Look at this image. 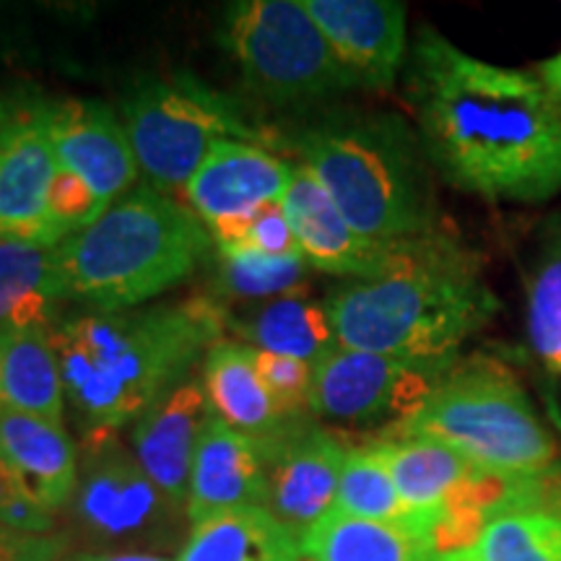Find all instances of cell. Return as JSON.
I'll list each match as a JSON object with an SVG mask.
<instances>
[{
	"instance_id": "obj_1",
	"label": "cell",
	"mask_w": 561,
	"mask_h": 561,
	"mask_svg": "<svg viewBox=\"0 0 561 561\" xmlns=\"http://www.w3.org/2000/svg\"><path fill=\"white\" fill-rule=\"evenodd\" d=\"M405 79L426 157L453 187L515 206L561 193V110L541 76L473 58L424 26Z\"/></svg>"
},
{
	"instance_id": "obj_2",
	"label": "cell",
	"mask_w": 561,
	"mask_h": 561,
	"mask_svg": "<svg viewBox=\"0 0 561 561\" xmlns=\"http://www.w3.org/2000/svg\"><path fill=\"white\" fill-rule=\"evenodd\" d=\"M227 320L219 299L193 297L146 310L76 314L53 325L66 398L94 445L185 382L193 364L221 341Z\"/></svg>"
},
{
	"instance_id": "obj_3",
	"label": "cell",
	"mask_w": 561,
	"mask_h": 561,
	"mask_svg": "<svg viewBox=\"0 0 561 561\" xmlns=\"http://www.w3.org/2000/svg\"><path fill=\"white\" fill-rule=\"evenodd\" d=\"M325 305L339 346L424 364H453L500 312L473 252L442 231L405 242L388 273L339 286Z\"/></svg>"
},
{
	"instance_id": "obj_4",
	"label": "cell",
	"mask_w": 561,
	"mask_h": 561,
	"mask_svg": "<svg viewBox=\"0 0 561 561\" xmlns=\"http://www.w3.org/2000/svg\"><path fill=\"white\" fill-rule=\"evenodd\" d=\"M294 151L367 240L396 244L439 231L432 161L398 115L328 117L297 133Z\"/></svg>"
},
{
	"instance_id": "obj_5",
	"label": "cell",
	"mask_w": 561,
	"mask_h": 561,
	"mask_svg": "<svg viewBox=\"0 0 561 561\" xmlns=\"http://www.w3.org/2000/svg\"><path fill=\"white\" fill-rule=\"evenodd\" d=\"M210 242L191 208L140 185L58 244L60 278L68 301H87L96 312L136 310L191 278Z\"/></svg>"
},
{
	"instance_id": "obj_6",
	"label": "cell",
	"mask_w": 561,
	"mask_h": 561,
	"mask_svg": "<svg viewBox=\"0 0 561 561\" xmlns=\"http://www.w3.org/2000/svg\"><path fill=\"white\" fill-rule=\"evenodd\" d=\"M390 434L442 442L483 473L541 476L557 462V439L528 392L500 362H455L437 390Z\"/></svg>"
},
{
	"instance_id": "obj_7",
	"label": "cell",
	"mask_w": 561,
	"mask_h": 561,
	"mask_svg": "<svg viewBox=\"0 0 561 561\" xmlns=\"http://www.w3.org/2000/svg\"><path fill=\"white\" fill-rule=\"evenodd\" d=\"M123 123L138 170L161 193L185 187L221 140L255 146L276 140L234 100L187 70L133 81L123 100Z\"/></svg>"
},
{
	"instance_id": "obj_8",
	"label": "cell",
	"mask_w": 561,
	"mask_h": 561,
	"mask_svg": "<svg viewBox=\"0 0 561 561\" xmlns=\"http://www.w3.org/2000/svg\"><path fill=\"white\" fill-rule=\"evenodd\" d=\"M221 42L244 87L276 107H301L356 89L301 0H240L224 11Z\"/></svg>"
},
{
	"instance_id": "obj_9",
	"label": "cell",
	"mask_w": 561,
	"mask_h": 561,
	"mask_svg": "<svg viewBox=\"0 0 561 561\" xmlns=\"http://www.w3.org/2000/svg\"><path fill=\"white\" fill-rule=\"evenodd\" d=\"M453 364L409 362L335 346L314 364L310 413L354 426L390 424L392 432L426 403Z\"/></svg>"
},
{
	"instance_id": "obj_10",
	"label": "cell",
	"mask_w": 561,
	"mask_h": 561,
	"mask_svg": "<svg viewBox=\"0 0 561 561\" xmlns=\"http://www.w3.org/2000/svg\"><path fill=\"white\" fill-rule=\"evenodd\" d=\"M294 161L242 140H221L182 187L187 208L206 224L216 248L242 242L252 216L284 201Z\"/></svg>"
},
{
	"instance_id": "obj_11",
	"label": "cell",
	"mask_w": 561,
	"mask_h": 561,
	"mask_svg": "<svg viewBox=\"0 0 561 561\" xmlns=\"http://www.w3.org/2000/svg\"><path fill=\"white\" fill-rule=\"evenodd\" d=\"M263 445V507L291 536L305 541L322 517L331 515L351 447L339 434L294 421Z\"/></svg>"
},
{
	"instance_id": "obj_12",
	"label": "cell",
	"mask_w": 561,
	"mask_h": 561,
	"mask_svg": "<svg viewBox=\"0 0 561 561\" xmlns=\"http://www.w3.org/2000/svg\"><path fill=\"white\" fill-rule=\"evenodd\" d=\"M58 167L79 174L104 201H121L133 191L138 161L123 117L104 102L62 100L34 104Z\"/></svg>"
},
{
	"instance_id": "obj_13",
	"label": "cell",
	"mask_w": 561,
	"mask_h": 561,
	"mask_svg": "<svg viewBox=\"0 0 561 561\" xmlns=\"http://www.w3.org/2000/svg\"><path fill=\"white\" fill-rule=\"evenodd\" d=\"M280 203L301 255L312 268L341 278L367 280L382 276L401 261L405 242H371L351 229L325 187L301 161H294L289 191Z\"/></svg>"
},
{
	"instance_id": "obj_14",
	"label": "cell",
	"mask_w": 561,
	"mask_h": 561,
	"mask_svg": "<svg viewBox=\"0 0 561 561\" xmlns=\"http://www.w3.org/2000/svg\"><path fill=\"white\" fill-rule=\"evenodd\" d=\"M356 87L390 89L409 58V11L398 0H301Z\"/></svg>"
},
{
	"instance_id": "obj_15",
	"label": "cell",
	"mask_w": 561,
	"mask_h": 561,
	"mask_svg": "<svg viewBox=\"0 0 561 561\" xmlns=\"http://www.w3.org/2000/svg\"><path fill=\"white\" fill-rule=\"evenodd\" d=\"M47 133L34 104L0 136V240L58 244L50 224V191L58 178Z\"/></svg>"
},
{
	"instance_id": "obj_16",
	"label": "cell",
	"mask_w": 561,
	"mask_h": 561,
	"mask_svg": "<svg viewBox=\"0 0 561 561\" xmlns=\"http://www.w3.org/2000/svg\"><path fill=\"white\" fill-rule=\"evenodd\" d=\"M206 385L185 380L136 419L133 453L138 466L174 507H185L195 447L210 419Z\"/></svg>"
},
{
	"instance_id": "obj_17",
	"label": "cell",
	"mask_w": 561,
	"mask_h": 561,
	"mask_svg": "<svg viewBox=\"0 0 561 561\" xmlns=\"http://www.w3.org/2000/svg\"><path fill=\"white\" fill-rule=\"evenodd\" d=\"M265 466L263 445L248 434L231 430L210 413L195 447L187 520L191 525L240 507H263Z\"/></svg>"
},
{
	"instance_id": "obj_18",
	"label": "cell",
	"mask_w": 561,
	"mask_h": 561,
	"mask_svg": "<svg viewBox=\"0 0 561 561\" xmlns=\"http://www.w3.org/2000/svg\"><path fill=\"white\" fill-rule=\"evenodd\" d=\"M76 504L89 530L110 541L149 536L161 528L167 512L178 510L153 486L138 460L121 450L100 455L91 462Z\"/></svg>"
},
{
	"instance_id": "obj_19",
	"label": "cell",
	"mask_w": 561,
	"mask_h": 561,
	"mask_svg": "<svg viewBox=\"0 0 561 561\" xmlns=\"http://www.w3.org/2000/svg\"><path fill=\"white\" fill-rule=\"evenodd\" d=\"M0 458L42 507L58 512L79 486L76 447L60 421L0 411Z\"/></svg>"
},
{
	"instance_id": "obj_20",
	"label": "cell",
	"mask_w": 561,
	"mask_h": 561,
	"mask_svg": "<svg viewBox=\"0 0 561 561\" xmlns=\"http://www.w3.org/2000/svg\"><path fill=\"white\" fill-rule=\"evenodd\" d=\"M369 445L380 453L388 466L405 510L430 536L447 504L479 473V468L471 466L462 455L426 437L385 434Z\"/></svg>"
},
{
	"instance_id": "obj_21",
	"label": "cell",
	"mask_w": 561,
	"mask_h": 561,
	"mask_svg": "<svg viewBox=\"0 0 561 561\" xmlns=\"http://www.w3.org/2000/svg\"><path fill=\"white\" fill-rule=\"evenodd\" d=\"M203 385L214 416L257 442L286 432L294 421L276 409L265 390L248 343L219 341L203 359Z\"/></svg>"
},
{
	"instance_id": "obj_22",
	"label": "cell",
	"mask_w": 561,
	"mask_h": 561,
	"mask_svg": "<svg viewBox=\"0 0 561 561\" xmlns=\"http://www.w3.org/2000/svg\"><path fill=\"white\" fill-rule=\"evenodd\" d=\"M62 301L58 244L0 240V333L53 331Z\"/></svg>"
},
{
	"instance_id": "obj_23",
	"label": "cell",
	"mask_w": 561,
	"mask_h": 561,
	"mask_svg": "<svg viewBox=\"0 0 561 561\" xmlns=\"http://www.w3.org/2000/svg\"><path fill=\"white\" fill-rule=\"evenodd\" d=\"M301 541L265 507L219 512L191 525L178 561H299Z\"/></svg>"
},
{
	"instance_id": "obj_24",
	"label": "cell",
	"mask_w": 561,
	"mask_h": 561,
	"mask_svg": "<svg viewBox=\"0 0 561 561\" xmlns=\"http://www.w3.org/2000/svg\"><path fill=\"white\" fill-rule=\"evenodd\" d=\"M66 385L50 331L0 333V411L60 421Z\"/></svg>"
},
{
	"instance_id": "obj_25",
	"label": "cell",
	"mask_w": 561,
	"mask_h": 561,
	"mask_svg": "<svg viewBox=\"0 0 561 561\" xmlns=\"http://www.w3.org/2000/svg\"><path fill=\"white\" fill-rule=\"evenodd\" d=\"M248 346L271 354L318 364L339 346L325 301L305 297V291L265 301L250 318L227 320Z\"/></svg>"
},
{
	"instance_id": "obj_26",
	"label": "cell",
	"mask_w": 561,
	"mask_h": 561,
	"mask_svg": "<svg viewBox=\"0 0 561 561\" xmlns=\"http://www.w3.org/2000/svg\"><path fill=\"white\" fill-rule=\"evenodd\" d=\"M310 561H437L430 533L331 512L301 541Z\"/></svg>"
},
{
	"instance_id": "obj_27",
	"label": "cell",
	"mask_w": 561,
	"mask_h": 561,
	"mask_svg": "<svg viewBox=\"0 0 561 561\" xmlns=\"http://www.w3.org/2000/svg\"><path fill=\"white\" fill-rule=\"evenodd\" d=\"M437 561H561V515L543 507L504 512Z\"/></svg>"
},
{
	"instance_id": "obj_28",
	"label": "cell",
	"mask_w": 561,
	"mask_h": 561,
	"mask_svg": "<svg viewBox=\"0 0 561 561\" xmlns=\"http://www.w3.org/2000/svg\"><path fill=\"white\" fill-rule=\"evenodd\" d=\"M530 348L551 371L561 375V214L541 231L528 278Z\"/></svg>"
},
{
	"instance_id": "obj_29",
	"label": "cell",
	"mask_w": 561,
	"mask_h": 561,
	"mask_svg": "<svg viewBox=\"0 0 561 561\" xmlns=\"http://www.w3.org/2000/svg\"><path fill=\"white\" fill-rule=\"evenodd\" d=\"M331 512L356 517V520L409 525V528L424 530L416 523V517L405 510L388 466L369 442L364 447H351L348 450Z\"/></svg>"
},
{
	"instance_id": "obj_30",
	"label": "cell",
	"mask_w": 561,
	"mask_h": 561,
	"mask_svg": "<svg viewBox=\"0 0 561 561\" xmlns=\"http://www.w3.org/2000/svg\"><path fill=\"white\" fill-rule=\"evenodd\" d=\"M307 268L310 263L305 257H273L257 250H219L214 284L227 299L271 301L305 291Z\"/></svg>"
},
{
	"instance_id": "obj_31",
	"label": "cell",
	"mask_w": 561,
	"mask_h": 561,
	"mask_svg": "<svg viewBox=\"0 0 561 561\" xmlns=\"http://www.w3.org/2000/svg\"><path fill=\"white\" fill-rule=\"evenodd\" d=\"M252 359L276 409L286 419H305L312 398V364L257 348H252Z\"/></svg>"
},
{
	"instance_id": "obj_32",
	"label": "cell",
	"mask_w": 561,
	"mask_h": 561,
	"mask_svg": "<svg viewBox=\"0 0 561 561\" xmlns=\"http://www.w3.org/2000/svg\"><path fill=\"white\" fill-rule=\"evenodd\" d=\"M110 203L102 198L87 180L79 174L58 170V178L53 182L50 191V224L58 244L68 240L76 231L87 229L96 219H102Z\"/></svg>"
},
{
	"instance_id": "obj_33",
	"label": "cell",
	"mask_w": 561,
	"mask_h": 561,
	"mask_svg": "<svg viewBox=\"0 0 561 561\" xmlns=\"http://www.w3.org/2000/svg\"><path fill=\"white\" fill-rule=\"evenodd\" d=\"M219 250H257L263 255L273 257H305L299 250L297 237L286 216L284 203H271L263 206L252 216L248 231H244L242 242L234 248H219Z\"/></svg>"
},
{
	"instance_id": "obj_34",
	"label": "cell",
	"mask_w": 561,
	"mask_h": 561,
	"mask_svg": "<svg viewBox=\"0 0 561 561\" xmlns=\"http://www.w3.org/2000/svg\"><path fill=\"white\" fill-rule=\"evenodd\" d=\"M0 523L30 533H53L55 525V512L32 500L3 458H0Z\"/></svg>"
},
{
	"instance_id": "obj_35",
	"label": "cell",
	"mask_w": 561,
	"mask_h": 561,
	"mask_svg": "<svg viewBox=\"0 0 561 561\" xmlns=\"http://www.w3.org/2000/svg\"><path fill=\"white\" fill-rule=\"evenodd\" d=\"M66 538L58 533H30L0 523V561H62Z\"/></svg>"
},
{
	"instance_id": "obj_36",
	"label": "cell",
	"mask_w": 561,
	"mask_h": 561,
	"mask_svg": "<svg viewBox=\"0 0 561 561\" xmlns=\"http://www.w3.org/2000/svg\"><path fill=\"white\" fill-rule=\"evenodd\" d=\"M538 507L561 515V460L538 476Z\"/></svg>"
},
{
	"instance_id": "obj_37",
	"label": "cell",
	"mask_w": 561,
	"mask_h": 561,
	"mask_svg": "<svg viewBox=\"0 0 561 561\" xmlns=\"http://www.w3.org/2000/svg\"><path fill=\"white\" fill-rule=\"evenodd\" d=\"M62 561H172L159 557V553H144V551H112V553H79Z\"/></svg>"
},
{
	"instance_id": "obj_38",
	"label": "cell",
	"mask_w": 561,
	"mask_h": 561,
	"mask_svg": "<svg viewBox=\"0 0 561 561\" xmlns=\"http://www.w3.org/2000/svg\"><path fill=\"white\" fill-rule=\"evenodd\" d=\"M538 76H541L546 89L551 91V96L557 100L559 110H561V50L553 55V58L543 60L541 66H538Z\"/></svg>"
},
{
	"instance_id": "obj_39",
	"label": "cell",
	"mask_w": 561,
	"mask_h": 561,
	"mask_svg": "<svg viewBox=\"0 0 561 561\" xmlns=\"http://www.w3.org/2000/svg\"><path fill=\"white\" fill-rule=\"evenodd\" d=\"M16 53H19L16 32H13L9 13L0 9V68H3L5 62H11L13 58H16Z\"/></svg>"
},
{
	"instance_id": "obj_40",
	"label": "cell",
	"mask_w": 561,
	"mask_h": 561,
	"mask_svg": "<svg viewBox=\"0 0 561 561\" xmlns=\"http://www.w3.org/2000/svg\"><path fill=\"white\" fill-rule=\"evenodd\" d=\"M19 115H21V110L13 104L11 96L0 94V136H3V133L9 130L13 123H16Z\"/></svg>"
},
{
	"instance_id": "obj_41",
	"label": "cell",
	"mask_w": 561,
	"mask_h": 561,
	"mask_svg": "<svg viewBox=\"0 0 561 561\" xmlns=\"http://www.w3.org/2000/svg\"><path fill=\"white\" fill-rule=\"evenodd\" d=\"M299 561H310V559H307V557H301V559H299Z\"/></svg>"
}]
</instances>
